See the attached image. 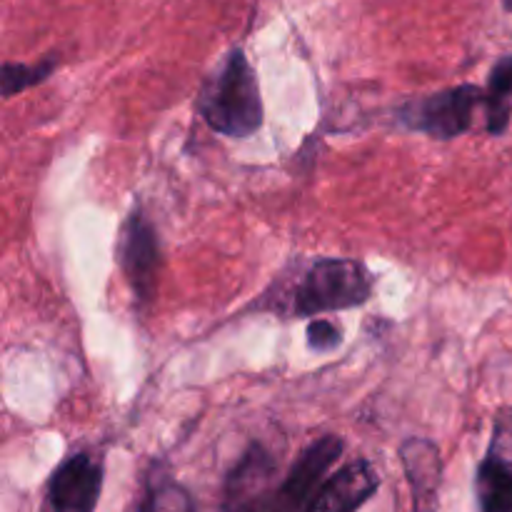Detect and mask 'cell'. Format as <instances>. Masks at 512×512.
I'll use <instances>...</instances> for the list:
<instances>
[{
    "label": "cell",
    "mask_w": 512,
    "mask_h": 512,
    "mask_svg": "<svg viewBox=\"0 0 512 512\" xmlns=\"http://www.w3.org/2000/svg\"><path fill=\"white\" fill-rule=\"evenodd\" d=\"M488 130L493 135L505 133L512 113V55H505L490 70L488 93H485Z\"/></svg>",
    "instance_id": "cell-10"
},
{
    "label": "cell",
    "mask_w": 512,
    "mask_h": 512,
    "mask_svg": "<svg viewBox=\"0 0 512 512\" xmlns=\"http://www.w3.org/2000/svg\"><path fill=\"white\" fill-rule=\"evenodd\" d=\"M273 473V460L263 448H253L245 455L228 480L225 490V508L228 512H260L265 505L263 488Z\"/></svg>",
    "instance_id": "cell-9"
},
{
    "label": "cell",
    "mask_w": 512,
    "mask_h": 512,
    "mask_svg": "<svg viewBox=\"0 0 512 512\" xmlns=\"http://www.w3.org/2000/svg\"><path fill=\"white\" fill-rule=\"evenodd\" d=\"M120 268H123L125 278L133 285L135 295L143 300H150L155 295V285H158V238L145 218L143 210H133L130 218L125 220L123 233H120L118 243Z\"/></svg>",
    "instance_id": "cell-5"
},
{
    "label": "cell",
    "mask_w": 512,
    "mask_h": 512,
    "mask_svg": "<svg viewBox=\"0 0 512 512\" xmlns=\"http://www.w3.org/2000/svg\"><path fill=\"white\" fill-rule=\"evenodd\" d=\"M343 440L328 435V438H320L300 455L298 463L293 465L290 475L285 478V483L280 485V490H275L273 495H268L263 510L260 512H300L308 503V498L313 495V490L320 485V478L330 470V465L340 458L343 453Z\"/></svg>",
    "instance_id": "cell-4"
},
{
    "label": "cell",
    "mask_w": 512,
    "mask_h": 512,
    "mask_svg": "<svg viewBox=\"0 0 512 512\" xmlns=\"http://www.w3.org/2000/svg\"><path fill=\"white\" fill-rule=\"evenodd\" d=\"M478 105H485L483 90L478 85H458V88L408 103L400 110V120L420 133L450 140L470 128Z\"/></svg>",
    "instance_id": "cell-3"
},
{
    "label": "cell",
    "mask_w": 512,
    "mask_h": 512,
    "mask_svg": "<svg viewBox=\"0 0 512 512\" xmlns=\"http://www.w3.org/2000/svg\"><path fill=\"white\" fill-rule=\"evenodd\" d=\"M503 3H505V8L512 10V0H503Z\"/></svg>",
    "instance_id": "cell-16"
},
{
    "label": "cell",
    "mask_w": 512,
    "mask_h": 512,
    "mask_svg": "<svg viewBox=\"0 0 512 512\" xmlns=\"http://www.w3.org/2000/svg\"><path fill=\"white\" fill-rule=\"evenodd\" d=\"M400 458H403L405 475L413 490L415 512H433L438 508L440 480H443L440 450L430 440L410 438L400 448Z\"/></svg>",
    "instance_id": "cell-8"
},
{
    "label": "cell",
    "mask_w": 512,
    "mask_h": 512,
    "mask_svg": "<svg viewBox=\"0 0 512 512\" xmlns=\"http://www.w3.org/2000/svg\"><path fill=\"white\" fill-rule=\"evenodd\" d=\"M308 343L315 350H333L340 343V330L330 320H313L308 325Z\"/></svg>",
    "instance_id": "cell-15"
},
{
    "label": "cell",
    "mask_w": 512,
    "mask_h": 512,
    "mask_svg": "<svg viewBox=\"0 0 512 512\" xmlns=\"http://www.w3.org/2000/svg\"><path fill=\"white\" fill-rule=\"evenodd\" d=\"M370 275L355 260H320L295 293V313L318 315L355 308L370 298Z\"/></svg>",
    "instance_id": "cell-2"
},
{
    "label": "cell",
    "mask_w": 512,
    "mask_h": 512,
    "mask_svg": "<svg viewBox=\"0 0 512 512\" xmlns=\"http://www.w3.org/2000/svg\"><path fill=\"white\" fill-rule=\"evenodd\" d=\"M488 458L498 460L500 465L512 470V408L503 410L495 420V433H493V445H490Z\"/></svg>",
    "instance_id": "cell-14"
},
{
    "label": "cell",
    "mask_w": 512,
    "mask_h": 512,
    "mask_svg": "<svg viewBox=\"0 0 512 512\" xmlns=\"http://www.w3.org/2000/svg\"><path fill=\"white\" fill-rule=\"evenodd\" d=\"M478 500L483 512H512V470L485 458L478 468Z\"/></svg>",
    "instance_id": "cell-11"
},
{
    "label": "cell",
    "mask_w": 512,
    "mask_h": 512,
    "mask_svg": "<svg viewBox=\"0 0 512 512\" xmlns=\"http://www.w3.org/2000/svg\"><path fill=\"white\" fill-rule=\"evenodd\" d=\"M378 490V475L365 460L345 465L315 493L308 512H358Z\"/></svg>",
    "instance_id": "cell-7"
},
{
    "label": "cell",
    "mask_w": 512,
    "mask_h": 512,
    "mask_svg": "<svg viewBox=\"0 0 512 512\" xmlns=\"http://www.w3.org/2000/svg\"><path fill=\"white\" fill-rule=\"evenodd\" d=\"M143 512H193V500L183 488L165 483L158 490H153Z\"/></svg>",
    "instance_id": "cell-13"
},
{
    "label": "cell",
    "mask_w": 512,
    "mask_h": 512,
    "mask_svg": "<svg viewBox=\"0 0 512 512\" xmlns=\"http://www.w3.org/2000/svg\"><path fill=\"white\" fill-rule=\"evenodd\" d=\"M200 113L208 125L230 138H248L263 123L258 78L240 48L230 50L215 78L200 95Z\"/></svg>",
    "instance_id": "cell-1"
},
{
    "label": "cell",
    "mask_w": 512,
    "mask_h": 512,
    "mask_svg": "<svg viewBox=\"0 0 512 512\" xmlns=\"http://www.w3.org/2000/svg\"><path fill=\"white\" fill-rule=\"evenodd\" d=\"M55 65H58V58H55V55H50V58L40 60V63L35 65L5 63L3 75H0V83H3V98H10V95L20 93V90L45 80L50 73H53Z\"/></svg>",
    "instance_id": "cell-12"
},
{
    "label": "cell",
    "mask_w": 512,
    "mask_h": 512,
    "mask_svg": "<svg viewBox=\"0 0 512 512\" xmlns=\"http://www.w3.org/2000/svg\"><path fill=\"white\" fill-rule=\"evenodd\" d=\"M103 485V468L90 455L65 460L50 480V505L55 512H93Z\"/></svg>",
    "instance_id": "cell-6"
}]
</instances>
